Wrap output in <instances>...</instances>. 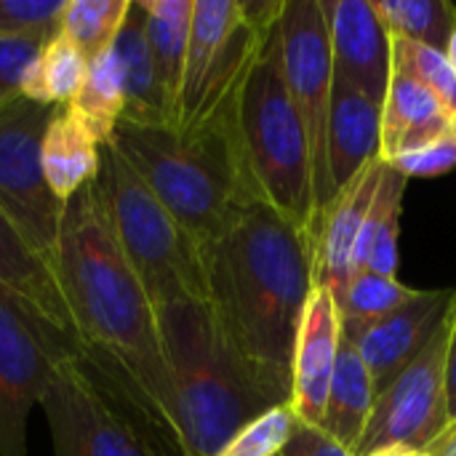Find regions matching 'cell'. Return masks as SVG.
<instances>
[{"instance_id":"6da1fadb","label":"cell","mask_w":456,"mask_h":456,"mask_svg":"<svg viewBox=\"0 0 456 456\" xmlns=\"http://www.w3.org/2000/svg\"><path fill=\"white\" fill-rule=\"evenodd\" d=\"M80 353L171 456H182L155 307L112 232L96 179L77 190L51 262Z\"/></svg>"},{"instance_id":"7a4b0ae2","label":"cell","mask_w":456,"mask_h":456,"mask_svg":"<svg viewBox=\"0 0 456 456\" xmlns=\"http://www.w3.org/2000/svg\"><path fill=\"white\" fill-rule=\"evenodd\" d=\"M200 265L224 342L291 403L297 331L315 289L310 232L256 198L200 248Z\"/></svg>"},{"instance_id":"3957f363","label":"cell","mask_w":456,"mask_h":456,"mask_svg":"<svg viewBox=\"0 0 456 456\" xmlns=\"http://www.w3.org/2000/svg\"><path fill=\"white\" fill-rule=\"evenodd\" d=\"M238 99L187 131L120 118L110 136L198 251L262 198L240 144Z\"/></svg>"},{"instance_id":"277c9868","label":"cell","mask_w":456,"mask_h":456,"mask_svg":"<svg viewBox=\"0 0 456 456\" xmlns=\"http://www.w3.org/2000/svg\"><path fill=\"white\" fill-rule=\"evenodd\" d=\"M155 318L182 456H216L248 422L289 403L235 355L206 302L160 305Z\"/></svg>"},{"instance_id":"5b68a950","label":"cell","mask_w":456,"mask_h":456,"mask_svg":"<svg viewBox=\"0 0 456 456\" xmlns=\"http://www.w3.org/2000/svg\"><path fill=\"white\" fill-rule=\"evenodd\" d=\"M238 131L262 200L310 232L315 219L310 150L286 86L278 21L265 32L243 83L238 99Z\"/></svg>"},{"instance_id":"8992f818","label":"cell","mask_w":456,"mask_h":456,"mask_svg":"<svg viewBox=\"0 0 456 456\" xmlns=\"http://www.w3.org/2000/svg\"><path fill=\"white\" fill-rule=\"evenodd\" d=\"M96 184L118 246L152 307L187 299L206 302L198 246L110 142L99 152Z\"/></svg>"},{"instance_id":"52a82bcc","label":"cell","mask_w":456,"mask_h":456,"mask_svg":"<svg viewBox=\"0 0 456 456\" xmlns=\"http://www.w3.org/2000/svg\"><path fill=\"white\" fill-rule=\"evenodd\" d=\"M278 3L195 0L176 102V131H187L240 96L265 32L281 19Z\"/></svg>"},{"instance_id":"ba28073f","label":"cell","mask_w":456,"mask_h":456,"mask_svg":"<svg viewBox=\"0 0 456 456\" xmlns=\"http://www.w3.org/2000/svg\"><path fill=\"white\" fill-rule=\"evenodd\" d=\"M53 456H171L75 347H59L40 398Z\"/></svg>"},{"instance_id":"9c48e42d","label":"cell","mask_w":456,"mask_h":456,"mask_svg":"<svg viewBox=\"0 0 456 456\" xmlns=\"http://www.w3.org/2000/svg\"><path fill=\"white\" fill-rule=\"evenodd\" d=\"M56 107L21 94L0 99V208L24 243L51 267L64 203L48 190L40 163L43 136Z\"/></svg>"},{"instance_id":"30bf717a","label":"cell","mask_w":456,"mask_h":456,"mask_svg":"<svg viewBox=\"0 0 456 456\" xmlns=\"http://www.w3.org/2000/svg\"><path fill=\"white\" fill-rule=\"evenodd\" d=\"M278 29H281V59H283L286 86L307 136L313 200L318 216L337 195L329 171V118H331L334 72H331V48H329L323 3L283 0Z\"/></svg>"},{"instance_id":"8fae6325","label":"cell","mask_w":456,"mask_h":456,"mask_svg":"<svg viewBox=\"0 0 456 456\" xmlns=\"http://www.w3.org/2000/svg\"><path fill=\"white\" fill-rule=\"evenodd\" d=\"M452 310L422 353L374 398V409L355 456L387 449L428 454L452 428L446 401V347Z\"/></svg>"},{"instance_id":"7c38bea8","label":"cell","mask_w":456,"mask_h":456,"mask_svg":"<svg viewBox=\"0 0 456 456\" xmlns=\"http://www.w3.org/2000/svg\"><path fill=\"white\" fill-rule=\"evenodd\" d=\"M64 345L75 347L0 286V456H27L29 411L40 403L53 355Z\"/></svg>"},{"instance_id":"4fadbf2b","label":"cell","mask_w":456,"mask_h":456,"mask_svg":"<svg viewBox=\"0 0 456 456\" xmlns=\"http://www.w3.org/2000/svg\"><path fill=\"white\" fill-rule=\"evenodd\" d=\"M454 302V289L417 291V297L398 310L366 326L342 329L345 339L361 355L366 371L371 374L374 390L382 393L433 339V334L446 321Z\"/></svg>"},{"instance_id":"5bb4252c","label":"cell","mask_w":456,"mask_h":456,"mask_svg":"<svg viewBox=\"0 0 456 456\" xmlns=\"http://www.w3.org/2000/svg\"><path fill=\"white\" fill-rule=\"evenodd\" d=\"M334 83L385 104L393 77V37L369 0H321Z\"/></svg>"},{"instance_id":"9a60e30c","label":"cell","mask_w":456,"mask_h":456,"mask_svg":"<svg viewBox=\"0 0 456 456\" xmlns=\"http://www.w3.org/2000/svg\"><path fill=\"white\" fill-rule=\"evenodd\" d=\"M385 160L366 163L315 216L310 240L315 259V289H326L334 299L347 289L355 275V248L377 195Z\"/></svg>"},{"instance_id":"2e32d148","label":"cell","mask_w":456,"mask_h":456,"mask_svg":"<svg viewBox=\"0 0 456 456\" xmlns=\"http://www.w3.org/2000/svg\"><path fill=\"white\" fill-rule=\"evenodd\" d=\"M342 339L345 331L334 297L326 289H313L291 361V409L307 428H321L323 422Z\"/></svg>"},{"instance_id":"e0dca14e","label":"cell","mask_w":456,"mask_h":456,"mask_svg":"<svg viewBox=\"0 0 456 456\" xmlns=\"http://www.w3.org/2000/svg\"><path fill=\"white\" fill-rule=\"evenodd\" d=\"M456 134V115L419 80L395 72L382 104V160Z\"/></svg>"},{"instance_id":"ac0fdd59","label":"cell","mask_w":456,"mask_h":456,"mask_svg":"<svg viewBox=\"0 0 456 456\" xmlns=\"http://www.w3.org/2000/svg\"><path fill=\"white\" fill-rule=\"evenodd\" d=\"M0 286L19 297L43 323L67 337L77 350V334L67 310V302L59 291L53 270L24 243L19 230L0 208Z\"/></svg>"},{"instance_id":"d6986e66","label":"cell","mask_w":456,"mask_h":456,"mask_svg":"<svg viewBox=\"0 0 456 456\" xmlns=\"http://www.w3.org/2000/svg\"><path fill=\"white\" fill-rule=\"evenodd\" d=\"M382 158V102L334 83L329 118V171L339 192L366 163Z\"/></svg>"},{"instance_id":"ffe728a7","label":"cell","mask_w":456,"mask_h":456,"mask_svg":"<svg viewBox=\"0 0 456 456\" xmlns=\"http://www.w3.org/2000/svg\"><path fill=\"white\" fill-rule=\"evenodd\" d=\"M112 51L123 77V96H126L123 120L142 123V126H171V112L147 40L144 11L139 0H131L126 21L112 43Z\"/></svg>"},{"instance_id":"44dd1931","label":"cell","mask_w":456,"mask_h":456,"mask_svg":"<svg viewBox=\"0 0 456 456\" xmlns=\"http://www.w3.org/2000/svg\"><path fill=\"white\" fill-rule=\"evenodd\" d=\"M99 152L102 144L91 136V131H86L67 112V107H56L40 150L48 190L67 203L77 190L99 176Z\"/></svg>"},{"instance_id":"7402d4cb","label":"cell","mask_w":456,"mask_h":456,"mask_svg":"<svg viewBox=\"0 0 456 456\" xmlns=\"http://www.w3.org/2000/svg\"><path fill=\"white\" fill-rule=\"evenodd\" d=\"M374 398H377V390H374L371 374L366 371L355 347L347 339H342L321 430L326 436H331L339 446H345L347 452L355 454V449L366 433V425H369V417L374 409Z\"/></svg>"},{"instance_id":"603a6c76","label":"cell","mask_w":456,"mask_h":456,"mask_svg":"<svg viewBox=\"0 0 456 456\" xmlns=\"http://www.w3.org/2000/svg\"><path fill=\"white\" fill-rule=\"evenodd\" d=\"M409 179L385 163L377 195L371 200L369 216L363 222L358 248H355V275L377 273L387 278H398L401 265V211Z\"/></svg>"},{"instance_id":"cb8c5ba5","label":"cell","mask_w":456,"mask_h":456,"mask_svg":"<svg viewBox=\"0 0 456 456\" xmlns=\"http://www.w3.org/2000/svg\"><path fill=\"white\" fill-rule=\"evenodd\" d=\"M139 5L144 11L147 40L158 64V75L163 83V94L174 126L195 0H139Z\"/></svg>"},{"instance_id":"d4e9b609","label":"cell","mask_w":456,"mask_h":456,"mask_svg":"<svg viewBox=\"0 0 456 456\" xmlns=\"http://www.w3.org/2000/svg\"><path fill=\"white\" fill-rule=\"evenodd\" d=\"M126 96H123V77L115 59V51L107 48L88 59L86 80L75 99L67 104V112L86 128L99 144H107L118 120L123 118Z\"/></svg>"},{"instance_id":"484cf974","label":"cell","mask_w":456,"mask_h":456,"mask_svg":"<svg viewBox=\"0 0 456 456\" xmlns=\"http://www.w3.org/2000/svg\"><path fill=\"white\" fill-rule=\"evenodd\" d=\"M88 59L61 35L48 37L21 77L19 94L29 102L48 107H67L86 80Z\"/></svg>"},{"instance_id":"4316f807","label":"cell","mask_w":456,"mask_h":456,"mask_svg":"<svg viewBox=\"0 0 456 456\" xmlns=\"http://www.w3.org/2000/svg\"><path fill=\"white\" fill-rule=\"evenodd\" d=\"M382 24L393 37L446 53L456 32V3L452 0H377Z\"/></svg>"},{"instance_id":"83f0119b","label":"cell","mask_w":456,"mask_h":456,"mask_svg":"<svg viewBox=\"0 0 456 456\" xmlns=\"http://www.w3.org/2000/svg\"><path fill=\"white\" fill-rule=\"evenodd\" d=\"M131 0H67L61 13V35L86 56L112 48Z\"/></svg>"},{"instance_id":"f1b7e54d","label":"cell","mask_w":456,"mask_h":456,"mask_svg":"<svg viewBox=\"0 0 456 456\" xmlns=\"http://www.w3.org/2000/svg\"><path fill=\"white\" fill-rule=\"evenodd\" d=\"M414 297L417 291L403 286L398 278L358 273L334 302L342 318V329H350V326H366L371 321H379L387 313L398 310L401 305L411 302Z\"/></svg>"},{"instance_id":"f546056e","label":"cell","mask_w":456,"mask_h":456,"mask_svg":"<svg viewBox=\"0 0 456 456\" xmlns=\"http://www.w3.org/2000/svg\"><path fill=\"white\" fill-rule=\"evenodd\" d=\"M393 69L428 86L456 115V69L446 53L409 43L403 37H393Z\"/></svg>"},{"instance_id":"4dcf8cb0","label":"cell","mask_w":456,"mask_h":456,"mask_svg":"<svg viewBox=\"0 0 456 456\" xmlns=\"http://www.w3.org/2000/svg\"><path fill=\"white\" fill-rule=\"evenodd\" d=\"M297 422L299 419L289 403L275 406L238 430L216 456H278L289 444Z\"/></svg>"},{"instance_id":"1f68e13d","label":"cell","mask_w":456,"mask_h":456,"mask_svg":"<svg viewBox=\"0 0 456 456\" xmlns=\"http://www.w3.org/2000/svg\"><path fill=\"white\" fill-rule=\"evenodd\" d=\"M67 0H0V37L48 40L59 32Z\"/></svg>"},{"instance_id":"d6a6232c","label":"cell","mask_w":456,"mask_h":456,"mask_svg":"<svg viewBox=\"0 0 456 456\" xmlns=\"http://www.w3.org/2000/svg\"><path fill=\"white\" fill-rule=\"evenodd\" d=\"M385 163L393 166L395 171H401L406 179H411V176H419V179L444 176L456 166V134L441 136V139H436L419 150L395 155Z\"/></svg>"},{"instance_id":"836d02e7","label":"cell","mask_w":456,"mask_h":456,"mask_svg":"<svg viewBox=\"0 0 456 456\" xmlns=\"http://www.w3.org/2000/svg\"><path fill=\"white\" fill-rule=\"evenodd\" d=\"M43 40L35 37H0V99L19 94L21 77L37 59Z\"/></svg>"},{"instance_id":"e575fe53","label":"cell","mask_w":456,"mask_h":456,"mask_svg":"<svg viewBox=\"0 0 456 456\" xmlns=\"http://www.w3.org/2000/svg\"><path fill=\"white\" fill-rule=\"evenodd\" d=\"M278 456H355L347 452L345 446H339L331 436H326L321 428H307L302 422H297L289 444L283 446V452Z\"/></svg>"},{"instance_id":"d590c367","label":"cell","mask_w":456,"mask_h":456,"mask_svg":"<svg viewBox=\"0 0 456 456\" xmlns=\"http://www.w3.org/2000/svg\"><path fill=\"white\" fill-rule=\"evenodd\" d=\"M446 401H449V419L456 425V289L452 302V331L446 347Z\"/></svg>"},{"instance_id":"8d00e7d4","label":"cell","mask_w":456,"mask_h":456,"mask_svg":"<svg viewBox=\"0 0 456 456\" xmlns=\"http://www.w3.org/2000/svg\"><path fill=\"white\" fill-rule=\"evenodd\" d=\"M430 456H456V425H452L446 433H444V438L428 452Z\"/></svg>"},{"instance_id":"74e56055","label":"cell","mask_w":456,"mask_h":456,"mask_svg":"<svg viewBox=\"0 0 456 456\" xmlns=\"http://www.w3.org/2000/svg\"><path fill=\"white\" fill-rule=\"evenodd\" d=\"M371 456H430V454H422V452H406V449H387V452H377V454Z\"/></svg>"},{"instance_id":"f35d334b","label":"cell","mask_w":456,"mask_h":456,"mask_svg":"<svg viewBox=\"0 0 456 456\" xmlns=\"http://www.w3.org/2000/svg\"><path fill=\"white\" fill-rule=\"evenodd\" d=\"M446 56H449V61H452V67L456 69V32L452 35V43H449V48H446Z\"/></svg>"}]
</instances>
